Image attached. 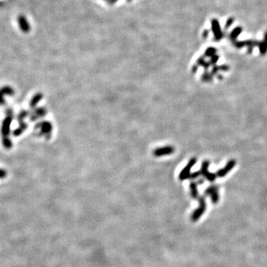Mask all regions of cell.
I'll use <instances>...</instances> for the list:
<instances>
[{"instance_id": "obj_1", "label": "cell", "mask_w": 267, "mask_h": 267, "mask_svg": "<svg viewBox=\"0 0 267 267\" xmlns=\"http://www.w3.org/2000/svg\"><path fill=\"white\" fill-rule=\"evenodd\" d=\"M14 120V112L11 108H7L5 112V116L4 118L1 127L2 139L8 138L11 134V125Z\"/></svg>"}, {"instance_id": "obj_3", "label": "cell", "mask_w": 267, "mask_h": 267, "mask_svg": "<svg viewBox=\"0 0 267 267\" xmlns=\"http://www.w3.org/2000/svg\"><path fill=\"white\" fill-rule=\"evenodd\" d=\"M15 93L14 88L9 85L0 88V105L5 104V97H12Z\"/></svg>"}, {"instance_id": "obj_15", "label": "cell", "mask_w": 267, "mask_h": 267, "mask_svg": "<svg viewBox=\"0 0 267 267\" xmlns=\"http://www.w3.org/2000/svg\"><path fill=\"white\" fill-rule=\"evenodd\" d=\"M174 151V149L172 147H166V148H163L161 149L157 150L156 153L158 155H163L165 154H170L172 152Z\"/></svg>"}, {"instance_id": "obj_8", "label": "cell", "mask_w": 267, "mask_h": 267, "mask_svg": "<svg viewBox=\"0 0 267 267\" xmlns=\"http://www.w3.org/2000/svg\"><path fill=\"white\" fill-rule=\"evenodd\" d=\"M259 50L261 55H265L267 52V31L265 33L264 40L259 43Z\"/></svg>"}, {"instance_id": "obj_2", "label": "cell", "mask_w": 267, "mask_h": 267, "mask_svg": "<svg viewBox=\"0 0 267 267\" xmlns=\"http://www.w3.org/2000/svg\"><path fill=\"white\" fill-rule=\"evenodd\" d=\"M212 31L214 33L215 41H220L224 36V33L221 31L220 23L217 19H213L212 20Z\"/></svg>"}, {"instance_id": "obj_10", "label": "cell", "mask_w": 267, "mask_h": 267, "mask_svg": "<svg viewBox=\"0 0 267 267\" xmlns=\"http://www.w3.org/2000/svg\"><path fill=\"white\" fill-rule=\"evenodd\" d=\"M37 128H39V131L41 134H48L50 131V125L49 123L44 122V123H39Z\"/></svg>"}, {"instance_id": "obj_18", "label": "cell", "mask_w": 267, "mask_h": 267, "mask_svg": "<svg viewBox=\"0 0 267 267\" xmlns=\"http://www.w3.org/2000/svg\"><path fill=\"white\" fill-rule=\"evenodd\" d=\"M216 52H217V50H216L215 48H212V47H210V48H208L207 49H206L204 55H205V56H209V57H212V56L215 55Z\"/></svg>"}, {"instance_id": "obj_21", "label": "cell", "mask_w": 267, "mask_h": 267, "mask_svg": "<svg viewBox=\"0 0 267 267\" xmlns=\"http://www.w3.org/2000/svg\"><path fill=\"white\" fill-rule=\"evenodd\" d=\"M7 176V171L5 170L4 169L0 168V180L5 179Z\"/></svg>"}, {"instance_id": "obj_6", "label": "cell", "mask_w": 267, "mask_h": 267, "mask_svg": "<svg viewBox=\"0 0 267 267\" xmlns=\"http://www.w3.org/2000/svg\"><path fill=\"white\" fill-rule=\"evenodd\" d=\"M195 163H196V160L195 159H192V160H190L189 163L187 165V166L183 169V172H182L181 174H180V180H185V179H187V178L189 177L190 176V169H191V167L193 166L194 164H195Z\"/></svg>"}, {"instance_id": "obj_23", "label": "cell", "mask_w": 267, "mask_h": 267, "mask_svg": "<svg viewBox=\"0 0 267 267\" xmlns=\"http://www.w3.org/2000/svg\"><path fill=\"white\" fill-rule=\"evenodd\" d=\"M208 34H209V31H208V30H205V31L203 32V37H204V39L207 38Z\"/></svg>"}, {"instance_id": "obj_25", "label": "cell", "mask_w": 267, "mask_h": 267, "mask_svg": "<svg viewBox=\"0 0 267 267\" xmlns=\"http://www.w3.org/2000/svg\"><path fill=\"white\" fill-rule=\"evenodd\" d=\"M105 1H106V2H108L109 1V0H105Z\"/></svg>"}, {"instance_id": "obj_11", "label": "cell", "mask_w": 267, "mask_h": 267, "mask_svg": "<svg viewBox=\"0 0 267 267\" xmlns=\"http://www.w3.org/2000/svg\"><path fill=\"white\" fill-rule=\"evenodd\" d=\"M242 31H243V28L241 27H240V26H238V27H236L232 32H231L230 34H229V39L232 40V42L236 40V39L238 38V36L241 33Z\"/></svg>"}, {"instance_id": "obj_9", "label": "cell", "mask_w": 267, "mask_h": 267, "mask_svg": "<svg viewBox=\"0 0 267 267\" xmlns=\"http://www.w3.org/2000/svg\"><path fill=\"white\" fill-rule=\"evenodd\" d=\"M27 127H28L27 123H24V122L23 123H20V125H19L16 129H15L14 131H13V135H14V137H19L25 131V129H27Z\"/></svg>"}, {"instance_id": "obj_7", "label": "cell", "mask_w": 267, "mask_h": 267, "mask_svg": "<svg viewBox=\"0 0 267 267\" xmlns=\"http://www.w3.org/2000/svg\"><path fill=\"white\" fill-rule=\"evenodd\" d=\"M235 161L234 160H231L229 161L228 163H227V165H225V168L221 169V170H219L217 172V175L219 177H224L225 174H228V172L229 171H231L232 169L234 168V165H235Z\"/></svg>"}, {"instance_id": "obj_4", "label": "cell", "mask_w": 267, "mask_h": 267, "mask_svg": "<svg viewBox=\"0 0 267 267\" xmlns=\"http://www.w3.org/2000/svg\"><path fill=\"white\" fill-rule=\"evenodd\" d=\"M206 210V203H205V200L204 197H201L200 199V206L194 212L192 216H191V220L193 221H196L201 217V215H203L204 212Z\"/></svg>"}, {"instance_id": "obj_14", "label": "cell", "mask_w": 267, "mask_h": 267, "mask_svg": "<svg viewBox=\"0 0 267 267\" xmlns=\"http://www.w3.org/2000/svg\"><path fill=\"white\" fill-rule=\"evenodd\" d=\"M42 98V95L41 94H36L34 97L31 99V103H30V106H31L32 108H33L35 106H37V103L40 101V99Z\"/></svg>"}, {"instance_id": "obj_22", "label": "cell", "mask_w": 267, "mask_h": 267, "mask_svg": "<svg viewBox=\"0 0 267 267\" xmlns=\"http://www.w3.org/2000/svg\"><path fill=\"white\" fill-rule=\"evenodd\" d=\"M218 59H219V56H218L217 55H214V56H213L212 57V59H211V62H210V63H212V64H215L216 63H217V62L218 61Z\"/></svg>"}, {"instance_id": "obj_24", "label": "cell", "mask_w": 267, "mask_h": 267, "mask_svg": "<svg viewBox=\"0 0 267 267\" xmlns=\"http://www.w3.org/2000/svg\"><path fill=\"white\" fill-rule=\"evenodd\" d=\"M119 1V0H109V1L108 2V3L109 4V5H114V4H115L116 2H118Z\"/></svg>"}, {"instance_id": "obj_5", "label": "cell", "mask_w": 267, "mask_h": 267, "mask_svg": "<svg viewBox=\"0 0 267 267\" xmlns=\"http://www.w3.org/2000/svg\"><path fill=\"white\" fill-rule=\"evenodd\" d=\"M208 162L207 161H205L204 162V163H203L202 165V171H201V174H203L204 177H206V178L208 180H210V181H213V180H215L216 176L214 175L213 174H211V173L208 172Z\"/></svg>"}, {"instance_id": "obj_20", "label": "cell", "mask_w": 267, "mask_h": 267, "mask_svg": "<svg viewBox=\"0 0 267 267\" xmlns=\"http://www.w3.org/2000/svg\"><path fill=\"white\" fill-rule=\"evenodd\" d=\"M234 19L233 17L229 18L228 20H227L226 22H225V29H228V28H230L231 26L232 25V24L234 23Z\"/></svg>"}, {"instance_id": "obj_16", "label": "cell", "mask_w": 267, "mask_h": 267, "mask_svg": "<svg viewBox=\"0 0 267 267\" xmlns=\"http://www.w3.org/2000/svg\"><path fill=\"white\" fill-rule=\"evenodd\" d=\"M28 112H26V111H22V112L19 113L17 116H16V120H17V121L20 122V123H23L24 120L25 119V117L28 116Z\"/></svg>"}, {"instance_id": "obj_17", "label": "cell", "mask_w": 267, "mask_h": 267, "mask_svg": "<svg viewBox=\"0 0 267 267\" xmlns=\"http://www.w3.org/2000/svg\"><path fill=\"white\" fill-rule=\"evenodd\" d=\"M190 189H191V197H192L193 198H196V197H197V195H198L196 183H191V186H190Z\"/></svg>"}, {"instance_id": "obj_13", "label": "cell", "mask_w": 267, "mask_h": 267, "mask_svg": "<svg viewBox=\"0 0 267 267\" xmlns=\"http://www.w3.org/2000/svg\"><path fill=\"white\" fill-rule=\"evenodd\" d=\"M2 146L5 149L9 150L12 148L13 142L10 137H8V138H2Z\"/></svg>"}, {"instance_id": "obj_12", "label": "cell", "mask_w": 267, "mask_h": 267, "mask_svg": "<svg viewBox=\"0 0 267 267\" xmlns=\"http://www.w3.org/2000/svg\"><path fill=\"white\" fill-rule=\"evenodd\" d=\"M46 114V111L44 108H38L36 109L35 112L31 114V120H37V118L41 117V116H44Z\"/></svg>"}, {"instance_id": "obj_19", "label": "cell", "mask_w": 267, "mask_h": 267, "mask_svg": "<svg viewBox=\"0 0 267 267\" xmlns=\"http://www.w3.org/2000/svg\"><path fill=\"white\" fill-rule=\"evenodd\" d=\"M197 64L200 65H202V66H204L206 68H207L209 67L210 63H207V62H206L204 60V58H200L198 60H197Z\"/></svg>"}]
</instances>
